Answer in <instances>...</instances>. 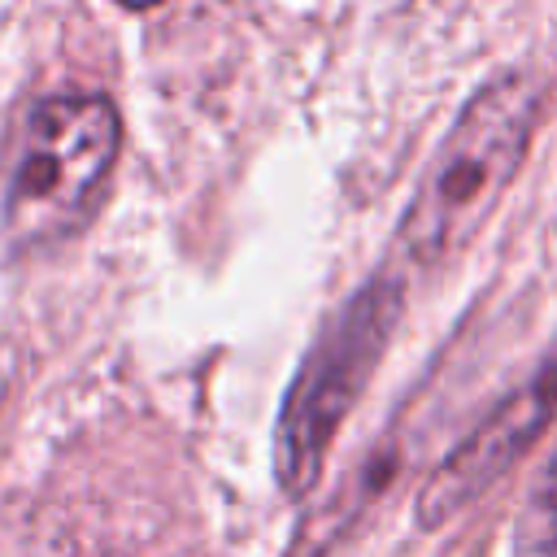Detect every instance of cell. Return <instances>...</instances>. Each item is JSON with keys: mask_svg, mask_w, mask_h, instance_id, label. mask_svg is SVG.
Instances as JSON below:
<instances>
[{"mask_svg": "<svg viewBox=\"0 0 557 557\" xmlns=\"http://www.w3.org/2000/svg\"><path fill=\"white\" fill-rule=\"evenodd\" d=\"M509 557H557V453L544 461L535 487L513 518Z\"/></svg>", "mask_w": 557, "mask_h": 557, "instance_id": "cell-5", "label": "cell"}, {"mask_svg": "<svg viewBox=\"0 0 557 557\" xmlns=\"http://www.w3.org/2000/svg\"><path fill=\"white\" fill-rule=\"evenodd\" d=\"M557 422V335L544 348L540 366L522 379L518 392H509L418 487L413 518L418 527L435 531L479 505L527 453L531 444Z\"/></svg>", "mask_w": 557, "mask_h": 557, "instance_id": "cell-4", "label": "cell"}, {"mask_svg": "<svg viewBox=\"0 0 557 557\" xmlns=\"http://www.w3.org/2000/svg\"><path fill=\"white\" fill-rule=\"evenodd\" d=\"M117 148H122V122L113 100L74 91L35 104L4 191L9 244L39 252L78 235L96 213Z\"/></svg>", "mask_w": 557, "mask_h": 557, "instance_id": "cell-3", "label": "cell"}, {"mask_svg": "<svg viewBox=\"0 0 557 557\" xmlns=\"http://www.w3.org/2000/svg\"><path fill=\"white\" fill-rule=\"evenodd\" d=\"M400 309L405 283L396 274H374L313 335L274 426V479L287 496H309L318 487L326 453L379 370Z\"/></svg>", "mask_w": 557, "mask_h": 557, "instance_id": "cell-2", "label": "cell"}, {"mask_svg": "<svg viewBox=\"0 0 557 557\" xmlns=\"http://www.w3.org/2000/svg\"><path fill=\"white\" fill-rule=\"evenodd\" d=\"M535 109L527 74H496L461 104L396 226L409 265H444L483 231L531 148Z\"/></svg>", "mask_w": 557, "mask_h": 557, "instance_id": "cell-1", "label": "cell"}, {"mask_svg": "<svg viewBox=\"0 0 557 557\" xmlns=\"http://www.w3.org/2000/svg\"><path fill=\"white\" fill-rule=\"evenodd\" d=\"M117 4H126V9H152L157 0H117Z\"/></svg>", "mask_w": 557, "mask_h": 557, "instance_id": "cell-6", "label": "cell"}]
</instances>
